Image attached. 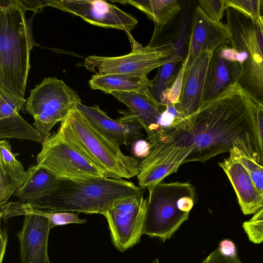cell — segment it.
I'll return each mask as SVG.
<instances>
[{"mask_svg":"<svg viewBox=\"0 0 263 263\" xmlns=\"http://www.w3.org/2000/svg\"><path fill=\"white\" fill-rule=\"evenodd\" d=\"M256 102L237 83L203 104L190 120L192 150L183 161L204 162L234 147L258 161L252 111Z\"/></svg>","mask_w":263,"mask_h":263,"instance_id":"obj_1","label":"cell"},{"mask_svg":"<svg viewBox=\"0 0 263 263\" xmlns=\"http://www.w3.org/2000/svg\"><path fill=\"white\" fill-rule=\"evenodd\" d=\"M145 189L123 179L59 178L57 187L26 206L45 212H71L103 215L117 201L143 195Z\"/></svg>","mask_w":263,"mask_h":263,"instance_id":"obj_2","label":"cell"},{"mask_svg":"<svg viewBox=\"0 0 263 263\" xmlns=\"http://www.w3.org/2000/svg\"><path fill=\"white\" fill-rule=\"evenodd\" d=\"M20 1L0 0V87L24 98L35 43Z\"/></svg>","mask_w":263,"mask_h":263,"instance_id":"obj_3","label":"cell"},{"mask_svg":"<svg viewBox=\"0 0 263 263\" xmlns=\"http://www.w3.org/2000/svg\"><path fill=\"white\" fill-rule=\"evenodd\" d=\"M56 133L95 165L106 178L129 179L137 176L138 160L124 155L120 145L98 132L77 108L61 122Z\"/></svg>","mask_w":263,"mask_h":263,"instance_id":"obj_4","label":"cell"},{"mask_svg":"<svg viewBox=\"0 0 263 263\" xmlns=\"http://www.w3.org/2000/svg\"><path fill=\"white\" fill-rule=\"evenodd\" d=\"M225 12L229 44L237 51L241 67L238 84L263 106V33L258 19L231 7Z\"/></svg>","mask_w":263,"mask_h":263,"instance_id":"obj_5","label":"cell"},{"mask_svg":"<svg viewBox=\"0 0 263 263\" xmlns=\"http://www.w3.org/2000/svg\"><path fill=\"white\" fill-rule=\"evenodd\" d=\"M143 234L170 239L189 218L195 188L188 182H160L148 190Z\"/></svg>","mask_w":263,"mask_h":263,"instance_id":"obj_6","label":"cell"},{"mask_svg":"<svg viewBox=\"0 0 263 263\" xmlns=\"http://www.w3.org/2000/svg\"><path fill=\"white\" fill-rule=\"evenodd\" d=\"M81 102L76 91L57 78H44L30 90L26 109L34 119V127L44 138Z\"/></svg>","mask_w":263,"mask_h":263,"instance_id":"obj_7","label":"cell"},{"mask_svg":"<svg viewBox=\"0 0 263 263\" xmlns=\"http://www.w3.org/2000/svg\"><path fill=\"white\" fill-rule=\"evenodd\" d=\"M148 155L139 162V186L152 189L167 176L176 173L192 150L190 130L161 134L149 143Z\"/></svg>","mask_w":263,"mask_h":263,"instance_id":"obj_8","label":"cell"},{"mask_svg":"<svg viewBox=\"0 0 263 263\" xmlns=\"http://www.w3.org/2000/svg\"><path fill=\"white\" fill-rule=\"evenodd\" d=\"M181 61L183 58L175 53L173 43L168 42L140 47L119 57L91 55L85 59L84 65L96 74H123L147 77L155 68L172 62Z\"/></svg>","mask_w":263,"mask_h":263,"instance_id":"obj_9","label":"cell"},{"mask_svg":"<svg viewBox=\"0 0 263 263\" xmlns=\"http://www.w3.org/2000/svg\"><path fill=\"white\" fill-rule=\"evenodd\" d=\"M36 164L61 178L105 177L95 165L57 133L44 138Z\"/></svg>","mask_w":263,"mask_h":263,"instance_id":"obj_10","label":"cell"},{"mask_svg":"<svg viewBox=\"0 0 263 263\" xmlns=\"http://www.w3.org/2000/svg\"><path fill=\"white\" fill-rule=\"evenodd\" d=\"M147 198L135 196L116 202L104 216L112 242L123 252L138 243L143 235Z\"/></svg>","mask_w":263,"mask_h":263,"instance_id":"obj_11","label":"cell"},{"mask_svg":"<svg viewBox=\"0 0 263 263\" xmlns=\"http://www.w3.org/2000/svg\"><path fill=\"white\" fill-rule=\"evenodd\" d=\"M47 6L81 17L92 25L130 32L137 20L115 5L104 0H48Z\"/></svg>","mask_w":263,"mask_h":263,"instance_id":"obj_12","label":"cell"},{"mask_svg":"<svg viewBox=\"0 0 263 263\" xmlns=\"http://www.w3.org/2000/svg\"><path fill=\"white\" fill-rule=\"evenodd\" d=\"M230 42V32L226 24L209 18L199 5L194 10L186 66L194 64L204 52H213L219 47Z\"/></svg>","mask_w":263,"mask_h":263,"instance_id":"obj_13","label":"cell"},{"mask_svg":"<svg viewBox=\"0 0 263 263\" xmlns=\"http://www.w3.org/2000/svg\"><path fill=\"white\" fill-rule=\"evenodd\" d=\"M241 67L237 51L227 44L213 52L206 71L202 97V105L238 83Z\"/></svg>","mask_w":263,"mask_h":263,"instance_id":"obj_14","label":"cell"},{"mask_svg":"<svg viewBox=\"0 0 263 263\" xmlns=\"http://www.w3.org/2000/svg\"><path fill=\"white\" fill-rule=\"evenodd\" d=\"M110 94L129 109L121 110L122 116L117 120L122 123H138L146 132V140L153 141L157 133L158 118L166 106L158 102L150 92H112Z\"/></svg>","mask_w":263,"mask_h":263,"instance_id":"obj_15","label":"cell"},{"mask_svg":"<svg viewBox=\"0 0 263 263\" xmlns=\"http://www.w3.org/2000/svg\"><path fill=\"white\" fill-rule=\"evenodd\" d=\"M218 165L230 181L245 215L255 214L263 208V195L256 187L248 170L241 161L238 148L232 149L229 156Z\"/></svg>","mask_w":263,"mask_h":263,"instance_id":"obj_16","label":"cell"},{"mask_svg":"<svg viewBox=\"0 0 263 263\" xmlns=\"http://www.w3.org/2000/svg\"><path fill=\"white\" fill-rule=\"evenodd\" d=\"M51 223L46 217L36 214L25 215L22 229L17 234L21 263H49L48 237Z\"/></svg>","mask_w":263,"mask_h":263,"instance_id":"obj_17","label":"cell"},{"mask_svg":"<svg viewBox=\"0 0 263 263\" xmlns=\"http://www.w3.org/2000/svg\"><path fill=\"white\" fill-rule=\"evenodd\" d=\"M213 52H204L194 64L186 66L176 109L190 122L202 105V97L208 65Z\"/></svg>","mask_w":263,"mask_h":263,"instance_id":"obj_18","label":"cell"},{"mask_svg":"<svg viewBox=\"0 0 263 263\" xmlns=\"http://www.w3.org/2000/svg\"><path fill=\"white\" fill-rule=\"evenodd\" d=\"M77 108L101 134L119 145H129L142 136L143 127L138 123H122L110 118L98 105L79 103Z\"/></svg>","mask_w":263,"mask_h":263,"instance_id":"obj_19","label":"cell"},{"mask_svg":"<svg viewBox=\"0 0 263 263\" xmlns=\"http://www.w3.org/2000/svg\"><path fill=\"white\" fill-rule=\"evenodd\" d=\"M8 141H0V206L8 202L10 197L19 190L31 175L34 165L25 171L16 158Z\"/></svg>","mask_w":263,"mask_h":263,"instance_id":"obj_20","label":"cell"},{"mask_svg":"<svg viewBox=\"0 0 263 263\" xmlns=\"http://www.w3.org/2000/svg\"><path fill=\"white\" fill-rule=\"evenodd\" d=\"M92 89L100 90L105 93L112 92H150V80L123 74H95L89 81Z\"/></svg>","mask_w":263,"mask_h":263,"instance_id":"obj_21","label":"cell"},{"mask_svg":"<svg viewBox=\"0 0 263 263\" xmlns=\"http://www.w3.org/2000/svg\"><path fill=\"white\" fill-rule=\"evenodd\" d=\"M59 178L37 164L23 186L14 195L18 201L25 203L32 202L53 190L58 184Z\"/></svg>","mask_w":263,"mask_h":263,"instance_id":"obj_22","label":"cell"},{"mask_svg":"<svg viewBox=\"0 0 263 263\" xmlns=\"http://www.w3.org/2000/svg\"><path fill=\"white\" fill-rule=\"evenodd\" d=\"M79 214L71 212H45L28 207L19 201L8 202L0 206V216L4 220L16 216L36 214L47 218L51 223V228L70 223H86L87 220L81 219Z\"/></svg>","mask_w":263,"mask_h":263,"instance_id":"obj_23","label":"cell"},{"mask_svg":"<svg viewBox=\"0 0 263 263\" xmlns=\"http://www.w3.org/2000/svg\"><path fill=\"white\" fill-rule=\"evenodd\" d=\"M133 6L146 14L156 24L164 26L181 10L177 0H124L111 1Z\"/></svg>","mask_w":263,"mask_h":263,"instance_id":"obj_24","label":"cell"},{"mask_svg":"<svg viewBox=\"0 0 263 263\" xmlns=\"http://www.w3.org/2000/svg\"><path fill=\"white\" fill-rule=\"evenodd\" d=\"M0 138L28 140L40 143L44 140L40 133L17 112L0 119Z\"/></svg>","mask_w":263,"mask_h":263,"instance_id":"obj_25","label":"cell"},{"mask_svg":"<svg viewBox=\"0 0 263 263\" xmlns=\"http://www.w3.org/2000/svg\"><path fill=\"white\" fill-rule=\"evenodd\" d=\"M183 61L172 62L159 67L155 77L150 80V93L159 103L162 95L175 80Z\"/></svg>","mask_w":263,"mask_h":263,"instance_id":"obj_26","label":"cell"},{"mask_svg":"<svg viewBox=\"0 0 263 263\" xmlns=\"http://www.w3.org/2000/svg\"><path fill=\"white\" fill-rule=\"evenodd\" d=\"M26 100L0 87V119L19 113Z\"/></svg>","mask_w":263,"mask_h":263,"instance_id":"obj_27","label":"cell"},{"mask_svg":"<svg viewBox=\"0 0 263 263\" xmlns=\"http://www.w3.org/2000/svg\"><path fill=\"white\" fill-rule=\"evenodd\" d=\"M186 61L183 60L178 73L170 87L162 95L160 103L164 106L175 105L178 102L182 89Z\"/></svg>","mask_w":263,"mask_h":263,"instance_id":"obj_28","label":"cell"},{"mask_svg":"<svg viewBox=\"0 0 263 263\" xmlns=\"http://www.w3.org/2000/svg\"><path fill=\"white\" fill-rule=\"evenodd\" d=\"M252 120L258 152L257 162L263 165V106L256 102L252 109Z\"/></svg>","mask_w":263,"mask_h":263,"instance_id":"obj_29","label":"cell"},{"mask_svg":"<svg viewBox=\"0 0 263 263\" xmlns=\"http://www.w3.org/2000/svg\"><path fill=\"white\" fill-rule=\"evenodd\" d=\"M240 159L248 170L252 181L259 192L263 195V165L258 163L251 155L238 148Z\"/></svg>","mask_w":263,"mask_h":263,"instance_id":"obj_30","label":"cell"},{"mask_svg":"<svg viewBox=\"0 0 263 263\" xmlns=\"http://www.w3.org/2000/svg\"><path fill=\"white\" fill-rule=\"evenodd\" d=\"M228 8H233L254 20L260 14V0H226Z\"/></svg>","mask_w":263,"mask_h":263,"instance_id":"obj_31","label":"cell"},{"mask_svg":"<svg viewBox=\"0 0 263 263\" xmlns=\"http://www.w3.org/2000/svg\"><path fill=\"white\" fill-rule=\"evenodd\" d=\"M199 6L211 19L221 22L224 13L228 8L226 0H199Z\"/></svg>","mask_w":263,"mask_h":263,"instance_id":"obj_32","label":"cell"},{"mask_svg":"<svg viewBox=\"0 0 263 263\" xmlns=\"http://www.w3.org/2000/svg\"><path fill=\"white\" fill-rule=\"evenodd\" d=\"M242 228L250 241L259 244L263 242V221L244 222Z\"/></svg>","mask_w":263,"mask_h":263,"instance_id":"obj_33","label":"cell"},{"mask_svg":"<svg viewBox=\"0 0 263 263\" xmlns=\"http://www.w3.org/2000/svg\"><path fill=\"white\" fill-rule=\"evenodd\" d=\"M201 263H242L238 256L228 257L222 255L218 248L212 252Z\"/></svg>","mask_w":263,"mask_h":263,"instance_id":"obj_34","label":"cell"},{"mask_svg":"<svg viewBox=\"0 0 263 263\" xmlns=\"http://www.w3.org/2000/svg\"><path fill=\"white\" fill-rule=\"evenodd\" d=\"M151 150V145L146 140L139 139L132 144V151L133 155L143 159L146 157Z\"/></svg>","mask_w":263,"mask_h":263,"instance_id":"obj_35","label":"cell"},{"mask_svg":"<svg viewBox=\"0 0 263 263\" xmlns=\"http://www.w3.org/2000/svg\"><path fill=\"white\" fill-rule=\"evenodd\" d=\"M218 249L224 256L228 257L237 256L236 245L230 239H224L221 240L219 243Z\"/></svg>","mask_w":263,"mask_h":263,"instance_id":"obj_36","label":"cell"},{"mask_svg":"<svg viewBox=\"0 0 263 263\" xmlns=\"http://www.w3.org/2000/svg\"><path fill=\"white\" fill-rule=\"evenodd\" d=\"M8 241V234L7 230L4 229L1 231V253L0 263H2L4 257L6 248Z\"/></svg>","mask_w":263,"mask_h":263,"instance_id":"obj_37","label":"cell"},{"mask_svg":"<svg viewBox=\"0 0 263 263\" xmlns=\"http://www.w3.org/2000/svg\"><path fill=\"white\" fill-rule=\"evenodd\" d=\"M249 221L251 222L263 221V208L256 212Z\"/></svg>","mask_w":263,"mask_h":263,"instance_id":"obj_38","label":"cell"},{"mask_svg":"<svg viewBox=\"0 0 263 263\" xmlns=\"http://www.w3.org/2000/svg\"><path fill=\"white\" fill-rule=\"evenodd\" d=\"M258 22L260 26V28L261 29L262 32L263 33V16H260L258 18Z\"/></svg>","mask_w":263,"mask_h":263,"instance_id":"obj_39","label":"cell"},{"mask_svg":"<svg viewBox=\"0 0 263 263\" xmlns=\"http://www.w3.org/2000/svg\"><path fill=\"white\" fill-rule=\"evenodd\" d=\"M260 14L263 16V0H260Z\"/></svg>","mask_w":263,"mask_h":263,"instance_id":"obj_40","label":"cell"},{"mask_svg":"<svg viewBox=\"0 0 263 263\" xmlns=\"http://www.w3.org/2000/svg\"><path fill=\"white\" fill-rule=\"evenodd\" d=\"M49 263H51L50 261Z\"/></svg>","mask_w":263,"mask_h":263,"instance_id":"obj_41","label":"cell"}]
</instances>
